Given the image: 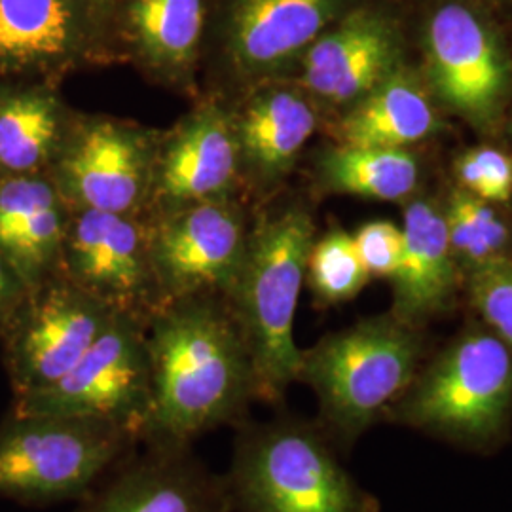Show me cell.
I'll use <instances>...</instances> for the list:
<instances>
[{
  "label": "cell",
  "mask_w": 512,
  "mask_h": 512,
  "mask_svg": "<svg viewBox=\"0 0 512 512\" xmlns=\"http://www.w3.org/2000/svg\"><path fill=\"white\" fill-rule=\"evenodd\" d=\"M241 171L256 183L279 181L317 129V112L306 95L270 88L253 95L234 114Z\"/></svg>",
  "instance_id": "18"
},
{
  "label": "cell",
  "mask_w": 512,
  "mask_h": 512,
  "mask_svg": "<svg viewBox=\"0 0 512 512\" xmlns=\"http://www.w3.org/2000/svg\"><path fill=\"white\" fill-rule=\"evenodd\" d=\"M344 0H234L226 54L234 73L266 78L304 55L338 18Z\"/></svg>",
  "instance_id": "16"
},
{
  "label": "cell",
  "mask_w": 512,
  "mask_h": 512,
  "mask_svg": "<svg viewBox=\"0 0 512 512\" xmlns=\"http://www.w3.org/2000/svg\"><path fill=\"white\" fill-rule=\"evenodd\" d=\"M18 285H21L18 275L0 253V317H4L6 311L12 308Z\"/></svg>",
  "instance_id": "29"
},
{
  "label": "cell",
  "mask_w": 512,
  "mask_h": 512,
  "mask_svg": "<svg viewBox=\"0 0 512 512\" xmlns=\"http://www.w3.org/2000/svg\"><path fill=\"white\" fill-rule=\"evenodd\" d=\"M156 150L147 133L114 120L76 129L59 158V188L80 209L133 215L152 192Z\"/></svg>",
  "instance_id": "12"
},
{
  "label": "cell",
  "mask_w": 512,
  "mask_h": 512,
  "mask_svg": "<svg viewBox=\"0 0 512 512\" xmlns=\"http://www.w3.org/2000/svg\"><path fill=\"white\" fill-rule=\"evenodd\" d=\"M448 207L459 213L473 228L482 249L488 255L490 264L507 260L505 251L509 247L511 234H509V228L505 226V222L499 219V215L490 207V202L480 200L471 192L461 188L450 196Z\"/></svg>",
  "instance_id": "26"
},
{
  "label": "cell",
  "mask_w": 512,
  "mask_h": 512,
  "mask_svg": "<svg viewBox=\"0 0 512 512\" xmlns=\"http://www.w3.org/2000/svg\"><path fill=\"white\" fill-rule=\"evenodd\" d=\"M512 416V349L492 330L463 332L427 366L385 418L484 448Z\"/></svg>",
  "instance_id": "5"
},
{
  "label": "cell",
  "mask_w": 512,
  "mask_h": 512,
  "mask_svg": "<svg viewBox=\"0 0 512 512\" xmlns=\"http://www.w3.org/2000/svg\"><path fill=\"white\" fill-rule=\"evenodd\" d=\"M137 444L126 431L97 421L12 414L0 431V497L82 499Z\"/></svg>",
  "instance_id": "6"
},
{
  "label": "cell",
  "mask_w": 512,
  "mask_h": 512,
  "mask_svg": "<svg viewBox=\"0 0 512 512\" xmlns=\"http://www.w3.org/2000/svg\"><path fill=\"white\" fill-rule=\"evenodd\" d=\"M19 313L8 344V361L16 397L42 391L73 368L116 311L67 277L42 281Z\"/></svg>",
  "instance_id": "10"
},
{
  "label": "cell",
  "mask_w": 512,
  "mask_h": 512,
  "mask_svg": "<svg viewBox=\"0 0 512 512\" xmlns=\"http://www.w3.org/2000/svg\"><path fill=\"white\" fill-rule=\"evenodd\" d=\"M74 512H234L226 476L209 471L192 448L145 446L80 499Z\"/></svg>",
  "instance_id": "13"
},
{
  "label": "cell",
  "mask_w": 512,
  "mask_h": 512,
  "mask_svg": "<svg viewBox=\"0 0 512 512\" xmlns=\"http://www.w3.org/2000/svg\"><path fill=\"white\" fill-rule=\"evenodd\" d=\"M205 0H131L133 44L150 69L169 80L188 76L202 42Z\"/></svg>",
  "instance_id": "20"
},
{
  "label": "cell",
  "mask_w": 512,
  "mask_h": 512,
  "mask_svg": "<svg viewBox=\"0 0 512 512\" xmlns=\"http://www.w3.org/2000/svg\"><path fill=\"white\" fill-rule=\"evenodd\" d=\"M427 67L440 101L471 126L488 131L503 114L509 71L492 33L461 4H446L429 21Z\"/></svg>",
  "instance_id": "11"
},
{
  "label": "cell",
  "mask_w": 512,
  "mask_h": 512,
  "mask_svg": "<svg viewBox=\"0 0 512 512\" xmlns=\"http://www.w3.org/2000/svg\"><path fill=\"white\" fill-rule=\"evenodd\" d=\"M152 408L141 444L192 448L247 421L256 399L253 361L222 296L165 302L147 321Z\"/></svg>",
  "instance_id": "1"
},
{
  "label": "cell",
  "mask_w": 512,
  "mask_h": 512,
  "mask_svg": "<svg viewBox=\"0 0 512 512\" xmlns=\"http://www.w3.org/2000/svg\"><path fill=\"white\" fill-rule=\"evenodd\" d=\"M370 274L348 232L334 230L311 245L306 281L321 306L353 300L365 289Z\"/></svg>",
  "instance_id": "24"
},
{
  "label": "cell",
  "mask_w": 512,
  "mask_h": 512,
  "mask_svg": "<svg viewBox=\"0 0 512 512\" xmlns=\"http://www.w3.org/2000/svg\"><path fill=\"white\" fill-rule=\"evenodd\" d=\"M239 173L234 114L207 103L194 110L156 154L152 192L171 207L222 200Z\"/></svg>",
  "instance_id": "15"
},
{
  "label": "cell",
  "mask_w": 512,
  "mask_h": 512,
  "mask_svg": "<svg viewBox=\"0 0 512 512\" xmlns=\"http://www.w3.org/2000/svg\"><path fill=\"white\" fill-rule=\"evenodd\" d=\"M421 342L414 327L387 317L332 332L300 357L298 380L319 401V425L334 446L351 448L385 418L418 376Z\"/></svg>",
  "instance_id": "4"
},
{
  "label": "cell",
  "mask_w": 512,
  "mask_h": 512,
  "mask_svg": "<svg viewBox=\"0 0 512 512\" xmlns=\"http://www.w3.org/2000/svg\"><path fill=\"white\" fill-rule=\"evenodd\" d=\"M71 0H0V63L44 65L65 59L76 46Z\"/></svg>",
  "instance_id": "21"
},
{
  "label": "cell",
  "mask_w": 512,
  "mask_h": 512,
  "mask_svg": "<svg viewBox=\"0 0 512 512\" xmlns=\"http://www.w3.org/2000/svg\"><path fill=\"white\" fill-rule=\"evenodd\" d=\"M245 220L228 198L173 207L150 232V260L162 304L190 296L226 298L247 249Z\"/></svg>",
  "instance_id": "8"
},
{
  "label": "cell",
  "mask_w": 512,
  "mask_h": 512,
  "mask_svg": "<svg viewBox=\"0 0 512 512\" xmlns=\"http://www.w3.org/2000/svg\"><path fill=\"white\" fill-rule=\"evenodd\" d=\"M439 129V118L418 80L403 65L389 74L338 120L334 135L342 147L403 148Z\"/></svg>",
  "instance_id": "19"
},
{
  "label": "cell",
  "mask_w": 512,
  "mask_h": 512,
  "mask_svg": "<svg viewBox=\"0 0 512 512\" xmlns=\"http://www.w3.org/2000/svg\"><path fill=\"white\" fill-rule=\"evenodd\" d=\"M458 283L444 209L416 200L404 211L403 256L393 275V315L416 327L446 310Z\"/></svg>",
  "instance_id": "17"
},
{
  "label": "cell",
  "mask_w": 512,
  "mask_h": 512,
  "mask_svg": "<svg viewBox=\"0 0 512 512\" xmlns=\"http://www.w3.org/2000/svg\"><path fill=\"white\" fill-rule=\"evenodd\" d=\"M469 296L486 325L512 349V264L495 262L469 274Z\"/></svg>",
  "instance_id": "25"
},
{
  "label": "cell",
  "mask_w": 512,
  "mask_h": 512,
  "mask_svg": "<svg viewBox=\"0 0 512 512\" xmlns=\"http://www.w3.org/2000/svg\"><path fill=\"white\" fill-rule=\"evenodd\" d=\"M224 476L234 512L380 511L378 499L342 467L317 421L241 423Z\"/></svg>",
  "instance_id": "3"
},
{
  "label": "cell",
  "mask_w": 512,
  "mask_h": 512,
  "mask_svg": "<svg viewBox=\"0 0 512 512\" xmlns=\"http://www.w3.org/2000/svg\"><path fill=\"white\" fill-rule=\"evenodd\" d=\"M65 277L116 313L147 323L162 306L150 232L131 215L80 209L63 241Z\"/></svg>",
  "instance_id": "9"
},
{
  "label": "cell",
  "mask_w": 512,
  "mask_h": 512,
  "mask_svg": "<svg viewBox=\"0 0 512 512\" xmlns=\"http://www.w3.org/2000/svg\"><path fill=\"white\" fill-rule=\"evenodd\" d=\"M152 408L147 323L116 313L84 357L54 385L16 397V416L97 421L143 439Z\"/></svg>",
  "instance_id": "7"
},
{
  "label": "cell",
  "mask_w": 512,
  "mask_h": 512,
  "mask_svg": "<svg viewBox=\"0 0 512 512\" xmlns=\"http://www.w3.org/2000/svg\"><path fill=\"white\" fill-rule=\"evenodd\" d=\"M319 177L332 192L401 202L416 190L420 169L416 158L403 148L338 145L319 158Z\"/></svg>",
  "instance_id": "22"
},
{
  "label": "cell",
  "mask_w": 512,
  "mask_h": 512,
  "mask_svg": "<svg viewBox=\"0 0 512 512\" xmlns=\"http://www.w3.org/2000/svg\"><path fill=\"white\" fill-rule=\"evenodd\" d=\"M315 226L302 207H285L256 222L234 289L224 298L236 317L255 370L256 399L277 406L298 380L302 349L294 315Z\"/></svg>",
  "instance_id": "2"
},
{
  "label": "cell",
  "mask_w": 512,
  "mask_h": 512,
  "mask_svg": "<svg viewBox=\"0 0 512 512\" xmlns=\"http://www.w3.org/2000/svg\"><path fill=\"white\" fill-rule=\"evenodd\" d=\"M484 183L488 188V202L507 203L512 198V160L494 148L471 150Z\"/></svg>",
  "instance_id": "28"
},
{
  "label": "cell",
  "mask_w": 512,
  "mask_h": 512,
  "mask_svg": "<svg viewBox=\"0 0 512 512\" xmlns=\"http://www.w3.org/2000/svg\"><path fill=\"white\" fill-rule=\"evenodd\" d=\"M353 239L370 277L393 279L403 256V230L391 222L374 220L361 226Z\"/></svg>",
  "instance_id": "27"
},
{
  "label": "cell",
  "mask_w": 512,
  "mask_h": 512,
  "mask_svg": "<svg viewBox=\"0 0 512 512\" xmlns=\"http://www.w3.org/2000/svg\"><path fill=\"white\" fill-rule=\"evenodd\" d=\"M401 67V44L389 19L355 10L302 55V88L317 101L349 109Z\"/></svg>",
  "instance_id": "14"
},
{
  "label": "cell",
  "mask_w": 512,
  "mask_h": 512,
  "mask_svg": "<svg viewBox=\"0 0 512 512\" xmlns=\"http://www.w3.org/2000/svg\"><path fill=\"white\" fill-rule=\"evenodd\" d=\"M61 143V112L54 97L27 92L0 101V167L31 173Z\"/></svg>",
  "instance_id": "23"
}]
</instances>
